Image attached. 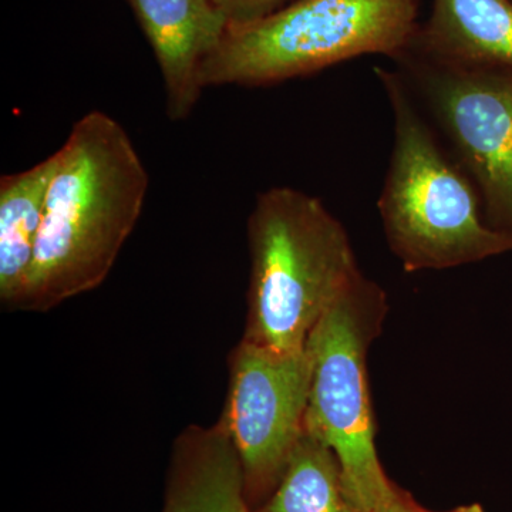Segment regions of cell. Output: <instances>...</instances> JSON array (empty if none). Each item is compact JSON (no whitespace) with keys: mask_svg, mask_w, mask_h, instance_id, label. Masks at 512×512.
<instances>
[{"mask_svg":"<svg viewBox=\"0 0 512 512\" xmlns=\"http://www.w3.org/2000/svg\"><path fill=\"white\" fill-rule=\"evenodd\" d=\"M57 153L18 311L47 312L99 288L146 202V167L126 128L109 114H84Z\"/></svg>","mask_w":512,"mask_h":512,"instance_id":"obj_1","label":"cell"},{"mask_svg":"<svg viewBox=\"0 0 512 512\" xmlns=\"http://www.w3.org/2000/svg\"><path fill=\"white\" fill-rule=\"evenodd\" d=\"M417 0H298L231 26L201 69L202 87L269 86L365 55L394 59L412 43Z\"/></svg>","mask_w":512,"mask_h":512,"instance_id":"obj_4","label":"cell"},{"mask_svg":"<svg viewBox=\"0 0 512 512\" xmlns=\"http://www.w3.org/2000/svg\"><path fill=\"white\" fill-rule=\"evenodd\" d=\"M153 47L165 90V111L187 119L204 90L201 69L229 28L215 0H128Z\"/></svg>","mask_w":512,"mask_h":512,"instance_id":"obj_8","label":"cell"},{"mask_svg":"<svg viewBox=\"0 0 512 512\" xmlns=\"http://www.w3.org/2000/svg\"><path fill=\"white\" fill-rule=\"evenodd\" d=\"M389 311L382 286L360 272L309 336L311 390L305 429L332 448L343 483L362 512L392 500L399 487L384 473L367 383V352Z\"/></svg>","mask_w":512,"mask_h":512,"instance_id":"obj_5","label":"cell"},{"mask_svg":"<svg viewBox=\"0 0 512 512\" xmlns=\"http://www.w3.org/2000/svg\"><path fill=\"white\" fill-rule=\"evenodd\" d=\"M308 349L275 352L241 340L229 359L221 424L241 464L248 504L265 501L305 433L311 390Z\"/></svg>","mask_w":512,"mask_h":512,"instance_id":"obj_7","label":"cell"},{"mask_svg":"<svg viewBox=\"0 0 512 512\" xmlns=\"http://www.w3.org/2000/svg\"><path fill=\"white\" fill-rule=\"evenodd\" d=\"M286 0H215L231 26L247 25L276 12Z\"/></svg>","mask_w":512,"mask_h":512,"instance_id":"obj_13","label":"cell"},{"mask_svg":"<svg viewBox=\"0 0 512 512\" xmlns=\"http://www.w3.org/2000/svg\"><path fill=\"white\" fill-rule=\"evenodd\" d=\"M393 60L476 184L485 221L512 239V67L444 63L409 47Z\"/></svg>","mask_w":512,"mask_h":512,"instance_id":"obj_6","label":"cell"},{"mask_svg":"<svg viewBox=\"0 0 512 512\" xmlns=\"http://www.w3.org/2000/svg\"><path fill=\"white\" fill-rule=\"evenodd\" d=\"M255 512H362L332 448L305 429L274 493Z\"/></svg>","mask_w":512,"mask_h":512,"instance_id":"obj_12","label":"cell"},{"mask_svg":"<svg viewBox=\"0 0 512 512\" xmlns=\"http://www.w3.org/2000/svg\"><path fill=\"white\" fill-rule=\"evenodd\" d=\"M426 512H433L426 510ZM446 512H484L483 508L478 504L463 505V507L454 508V510Z\"/></svg>","mask_w":512,"mask_h":512,"instance_id":"obj_15","label":"cell"},{"mask_svg":"<svg viewBox=\"0 0 512 512\" xmlns=\"http://www.w3.org/2000/svg\"><path fill=\"white\" fill-rule=\"evenodd\" d=\"M163 512H255L239 458L220 423L187 427L175 440Z\"/></svg>","mask_w":512,"mask_h":512,"instance_id":"obj_9","label":"cell"},{"mask_svg":"<svg viewBox=\"0 0 512 512\" xmlns=\"http://www.w3.org/2000/svg\"><path fill=\"white\" fill-rule=\"evenodd\" d=\"M393 111L394 141L377 207L404 271H439L512 251V239L484 218L476 184L441 146L397 70L376 67Z\"/></svg>","mask_w":512,"mask_h":512,"instance_id":"obj_2","label":"cell"},{"mask_svg":"<svg viewBox=\"0 0 512 512\" xmlns=\"http://www.w3.org/2000/svg\"><path fill=\"white\" fill-rule=\"evenodd\" d=\"M407 47L444 63L512 67V0H433Z\"/></svg>","mask_w":512,"mask_h":512,"instance_id":"obj_10","label":"cell"},{"mask_svg":"<svg viewBox=\"0 0 512 512\" xmlns=\"http://www.w3.org/2000/svg\"><path fill=\"white\" fill-rule=\"evenodd\" d=\"M373 512H426V508L420 507L413 500L412 495L399 488L392 500L387 501L386 504Z\"/></svg>","mask_w":512,"mask_h":512,"instance_id":"obj_14","label":"cell"},{"mask_svg":"<svg viewBox=\"0 0 512 512\" xmlns=\"http://www.w3.org/2000/svg\"><path fill=\"white\" fill-rule=\"evenodd\" d=\"M59 161L56 151L35 167L0 180V301L5 308L18 309L25 292Z\"/></svg>","mask_w":512,"mask_h":512,"instance_id":"obj_11","label":"cell"},{"mask_svg":"<svg viewBox=\"0 0 512 512\" xmlns=\"http://www.w3.org/2000/svg\"><path fill=\"white\" fill-rule=\"evenodd\" d=\"M247 227L251 279L242 340L275 352L303 350L362 272L348 232L322 201L291 187L258 194Z\"/></svg>","mask_w":512,"mask_h":512,"instance_id":"obj_3","label":"cell"}]
</instances>
